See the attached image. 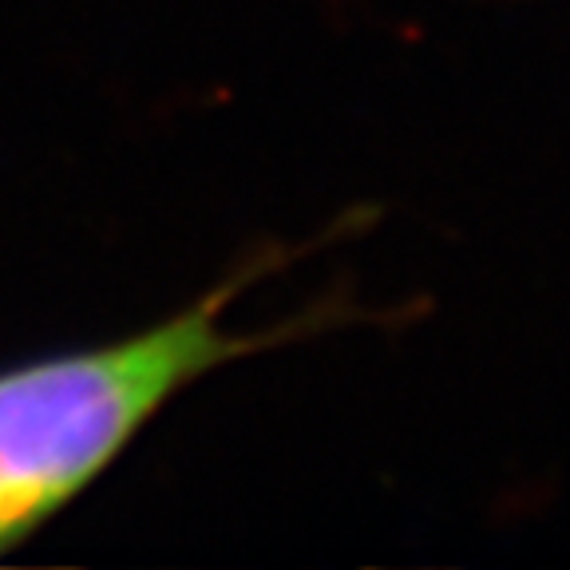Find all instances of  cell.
Wrapping results in <instances>:
<instances>
[{
	"label": "cell",
	"mask_w": 570,
	"mask_h": 570,
	"mask_svg": "<svg viewBox=\"0 0 570 570\" xmlns=\"http://www.w3.org/2000/svg\"><path fill=\"white\" fill-rule=\"evenodd\" d=\"M226 294L111 345L0 373V554L80 495L178 392L249 353Z\"/></svg>",
	"instance_id": "6da1fadb"
}]
</instances>
